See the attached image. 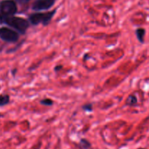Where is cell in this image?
<instances>
[{"mask_svg":"<svg viewBox=\"0 0 149 149\" xmlns=\"http://www.w3.org/2000/svg\"><path fill=\"white\" fill-rule=\"evenodd\" d=\"M4 23L20 32L25 34L29 26V22L26 19L15 16H4Z\"/></svg>","mask_w":149,"mask_h":149,"instance_id":"obj_1","label":"cell"},{"mask_svg":"<svg viewBox=\"0 0 149 149\" xmlns=\"http://www.w3.org/2000/svg\"><path fill=\"white\" fill-rule=\"evenodd\" d=\"M55 13V10L48 13H33L29 16V22L33 25H38L42 23L43 25H47L49 23Z\"/></svg>","mask_w":149,"mask_h":149,"instance_id":"obj_2","label":"cell"},{"mask_svg":"<svg viewBox=\"0 0 149 149\" xmlns=\"http://www.w3.org/2000/svg\"><path fill=\"white\" fill-rule=\"evenodd\" d=\"M0 12L4 16H12L17 12V6L13 0H4L0 3Z\"/></svg>","mask_w":149,"mask_h":149,"instance_id":"obj_3","label":"cell"},{"mask_svg":"<svg viewBox=\"0 0 149 149\" xmlns=\"http://www.w3.org/2000/svg\"><path fill=\"white\" fill-rule=\"evenodd\" d=\"M0 38L6 42H15L17 41L19 34L17 32L6 27L0 28Z\"/></svg>","mask_w":149,"mask_h":149,"instance_id":"obj_4","label":"cell"},{"mask_svg":"<svg viewBox=\"0 0 149 149\" xmlns=\"http://www.w3.org/2000/svg\"><path fill=\"white\" fill-rule=\"evenodd\" d=\"M55 0H36L32 5V8L36 11L48 10L53 6Z\"/></svg>","mask_w":149,"mask_h":149,"instance_id":"obj_5","label":"cell"},{"mask_svg":"<svg viewBox=\"0 0 149 149\" xmlns=\"http://www.w3.org/2000/svg\"><path fill=\"white\" fill-rule=\"evenodd\" d=\"M136 36L138 38V41L141 43H144V37L146 35V30L143 28H139V29H136Z\"/></svg>","mask_w":149,"mask_h":149,"instance_id":"obj_6","label":"cell"},{"mask_svg":"<svg viewBox=\"0 0 149 149\" xmlns=\"http://www.w3.org/2000/svg\"><path fill=\"white\" fill-rule=\"evenodd\" d=\"M79 147L81 149H90L91 148V143L87 139L82 138L80 140Z\"/></svg>","mask_w":149,"mask_h":149,"instance_id":"obj_7","label":"cell"},{"mask_svg":"<svg viewBox=\"0 0 149 149\" xmlns=\"http://www.w3.org/2000/svg\"><path fill=\"white\" fill-rule=\"evenodd\" d=\"M137 102H138V99H137L136 96H134V95H130L126 101L127 105H130V106H134V105H136Z\"/></svg>","mask_w":149,"mask_h":149,"instance_id":"obj_8","label":"cell"},{"mask_svg":"<svg viewBox=\"0 0 149 149\" xmlns=\"http://www.w3.org/2000/svg\"><path fill=\"white\" fill-rule=\"evenodd\" d=\"M10 102V96L8 95H0V106L7 105Z\"/></svg>","mask_w":149,"mask_h":149,"instance_id":"obj_9","label":"cell"},{"mask_svg":"<svg viewBox=\"0 0 149 149\" xmlns=\"http://www.w3.org/2000/svg\"><path fill=\"white\" fill-rule=\"evenodd\" d=\"M41 103H42V105H52V103H53V102L49 99H43V100L41 101Z\"/></svg>","mask_w":149,"mask_h":149,"instance_id":"obj_10","label":"cell"},{"mask_svg":"<svg viewBox=\"0 0 149 149\" xmlns=\"http://www.w3.org/2000/svg\"><path fill=\"white\" fill-rule=\"evenodd\" d=\"M83 108H84V110L86 111H91L92 109H93V106H92V105H90V104H87V105H84V106L83 107Z\"/></svg>","mask_w":149,"mask_h":149,"instance_id":"obj_11","label":"cell"},{"mask_svg":"<svg viewBox=\"0 0 149 149\" xmlns=\"http://www.w3.org/2000/svg\"><path fill=\"white\" fill-rule=\"evenodd\" d=\"M4 23V15H0V24Z\"/></svg>","mask_w":149,"mask_h":149,"instance_id":"obj_12","label":"cell"},{"mask_svg":"<svg viewBox=\"0 0 149 149\" xmlns=\"http://www.w3.org/2000/svg\"><path fill=\"white\" fill-rule=\"evenodd\" d=\"M16 1H18L19 3H26L29 1V0H16Z\"/></svg>","mask_w":149,"mask_h":149,"instance_id":"obj_13","label":"cell"},{"mask_svg":"<svg viewBox=\"0 0 149 149\" xmlns=\"http://www.w3.org/2000/svg\"><path fill=\"white\" fill-rule=\"evenodd\" d=\"M0 117H1V115H0Z\"/></svg>","mask_w":149,"mask_h":149,"instance_id":"obj_14","label":"cell"}]
</instances>
